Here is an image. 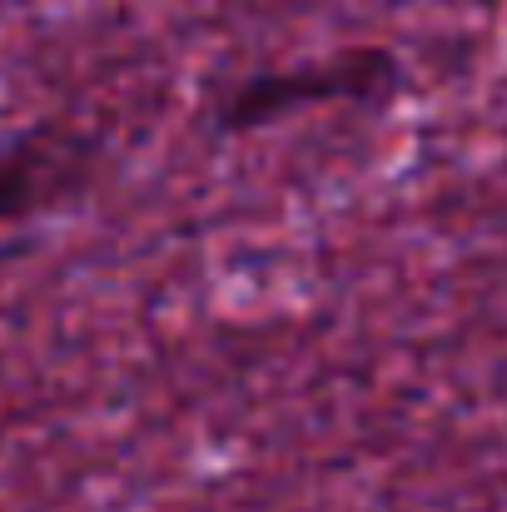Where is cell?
I'll return each mask as SVG.
<instances>
[{"label":"cell","instance_id":"obj_1","mask_svg":"<svg viewBox=\"0 0 507 512\" xmlns=\"http://www.w3.org/2000/svg\"><path fill=\"white\" fill-rule=\"evenodd\" d=\"M398 90H403L398 55L363 45V50H338V55L294 65V70H259L239 80L234 90L214 100V125L224 135H249V130L284 125L319 105H383Z\"/></svg>","mask_w":507,"mask_h":512},{"label":"cell","instance_id":"obj_2","mask_svg":"<svg viewBox=\"0 0 507 512\" xmlns=\"http://www.w3.org/2000/svg\"><path fill=\"white\" fill-rule=\"evenodd\" d=\"M100 170V140L70 125H35L0 140V224L35 219L70 194L90 189Z\"/></svg>","mask_w":507,"mask_h":512}]
</instances>
